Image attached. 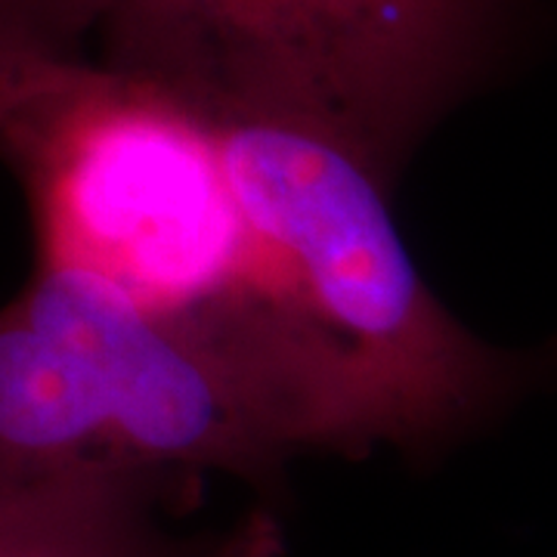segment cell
I'll list each match as a JSON object with an SVG mask.
<instances>
[{
  "label": "cell",
  "mask_w": 557,
  "mask_h": 557,
  "mask_svg": "<svg viewBox=\"0 0 557 557\" xmlns=\"http://www.w3.org/2000/svg\"><path fill=\"white\" fill-rule=\"evenodd\" d=\"M270 298L325 375L341 456L431 453L465 437L530 379L424 282L391 183L338 139L263 119H218Z\"/></svg>",
  "instance_id": "cell-2"
},
{
  "label": "cell",
  "mask_w": 557,
  "mask_h": 557,
  "mask_svg": "<svg viewBox=\"0 0 557 557\" xmlns=\"http://www.w3.org/2000/svg\"><path fill=\"white\" fill-rule=\"evenodd\" d=\"M193 486L124 471L0 483V557H285L270 515L226 530H174L164 511Z\"/></svg>",
  "instance_id": "cell-5"
},
{
  "label": "cell",
  "mask_w": 557,
  "mask_h": 557,
  "mask_svg": "<svg viewBox=\"0 0 557 557\" xmlns=\"http://www.w3.org/2000/svg\"><path fill=\"white\" fill-rule=\"evenodd\" d=\"M0 161L28 205L35 263L106 278L310 384L267 292L218 119L81 47L28 44L0 57Z\"/></svg>",
  "instance_id": "cell-1"
},
{
  "label": "cell",
  "mask_w": 557,
  "mask_h": 557,
  "mask_svg": "<svg viewBox=\"0 0 557 557\" xmlns=\"http://www.w3.org/2000/svg\"><path fill=\"white\" fill-rule=\"evenodd\" d=\"M28 44H60L81 47L62 0H0V57Z\"/></svg>",
  "instance_id": "cell-6"
},
{
  "label": "cell",
  "mask_w": 557,
  "mask_h": 557,
  "mask_svg": "<svg viewBox=\"0 0 557 557\" xmlns=\"http://www.w3.org/2000/svg\"><path fill=\"white\" fill-rule=\"evenodd\" d=\"M81 44L211 119L338 139L394 186L403 161L502 69L527 0H62Z\"/></svg>",
  "instance_id": "cell-4"
},
{
  "label": "cell",
  "mask_w": 557,
  "mask_h": 557,
  "mask_svg": "<svg viewBox=\"0 0 557 557\" xmlns=\"http://www.w3.org/2000/svg\"><path fill=\"white\" fill-rule=\"evenodd\" d=\"M304 453L317 431L288 381L106 278L35 263L0 307V483L220 471L267 486Z\"/></svg>",
  "instance_id": "cell-3"
}]
</instances>
